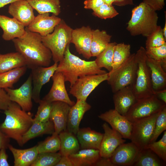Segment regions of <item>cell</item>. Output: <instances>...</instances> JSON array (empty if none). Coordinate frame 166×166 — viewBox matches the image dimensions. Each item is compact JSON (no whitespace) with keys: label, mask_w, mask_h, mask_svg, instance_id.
I'll return each mask as SVG.
<instances>
[{"label":"cell","mask_w":166,"mask_h":166,"mask_svg":"<svg viewBox=\"0 0 166 166\" xmlns=\"http://www.w3.org/2000/svg\"><path fill=\"white\" fill-rule=\"evenodd\" d=\"M23 36L12 40L16 51L24 57L27 67L30 69L38 66H49L52 53L43 43L42 36L29 31L26 27Z\"/></svg>","instance_id":"6da1fadb"},{"label":"cell","mask_w":166,"mask_h":166,"mask_svg":"<svg viewBox=\"0 0 166 166\" xmlns=\"http://www.w3.org/2000/svg\"><path fill=\"white\" fill-rule=\"evenodd\" d=\"M4 113L6 117L0 125V129L8 137L22 146V137L33 122L32 114L23 110L17 104L12 101Z\"/></svg>","instance_id":"7a4b0ae2"},{"label":"cell","mask_w":166,"mask_h":166,"mask_svg":"<svg viewBox=\"0 0 166 166\" xmlns=\"http://www.w3.org/2000/svg\"><path fill=\"white\" fill-rule=\"evenodd\" d=\"M56 72L63 74L65 81L70 83V88L80 77L107 73L99 67L95 61H87L72 54L69 45L66 48L63 58L58 64Z\"/></svg>","instance_id":"3957f363"},{"label":"cell","mask_w":166,"mask_h":166,"mask_svg":"<svg viewBox=\"0 0 166 166\" xmlns=\"http://www.w3.org/2000/svg\"><path fill=\"white\" fill-rule=\"evenodd\" d=\"M158 19L156 11L142 2L132 10L126 29L132 36L147 37L156 28Z\"/></svg>","instance_id":"277c9868"},{"label":"cell","mask_w":166,"mask_h":166,"mask_svg":"<svg viewBox=\"0 0 166 166\" xmlns=\"http://www.w3.org/2000/svg\"><path fill=\"white\" fill-rule=\"evenodd\" d=\"M73 29L62 19L52 33L42 36V42L50 51L54 63H58L63 58L66 48L70 43Z\"/></svg>","instance_id":"5b68a950"},{"label":"cell","mask_w":166,"mask_h":166,"mask_svg":"<svg viewBox=\"0 0 166 166\" xmlns=\"http://www.w3.org/2000/svg\"><path fill=\"white\" fill-rule=\"evenodd\" d=\"M147 57L146 49L142 46L135 53L137 68L132 89L137 100L150 97L155 94L152 87L151 71L146 63Z\"/></svg>","instance_id":"8992f818"},{"label":"cell","mask_w":166,"mask_h":166,"mask_svg":"<svg viewBox=\"0 0 166 166\" xmlns=\"http://www.w3.org/2000/svg\"><path fill=\"white\" fill-rule=\"evenodd\" d=\"M137 68L135 53L116 69L109 72L107 80L114 93L129 85H133L135 82Z\"/></svg>","instance_id":"52a82bcc"},{"label":"cell","mask_w":166,"mask_h":166,"mask_svg":"<svg viewBox=\"0 0 166 166\" xmlns=\"http://www.w3.org/2000/svg\"><path fill=\"white\" fill-rule=\"evenodd\" d=\"M160 112L132 123L130 140L140 150L145 148L150 143Z\"/></svg>","instance_id":"ba28073f"},{"label":"cell","mask_w":166,"mask_h":166,"mask_svg":"<svg viewBox=\"0 0 166 166\" xmlns=\"http://www.w3.org/2000/svg\"><path fill=\"white\" fill-rule=\"evenodd\" d=\"M166 104L159 99L155 94L137 100L130 108L125 117L132 123L160 112Z\"/></svg>","instance_id":"9c48e42d"},{"label":"cell","mask_w":166,"mask_h":166,"mask_svg":"<svg viewBox=\"0 0 166 166\" xmlns=\"http://www.w3.org/2000/svg\"><path fill=\"white\" fill-rule=\"evenodd\" d=\"M108 73L85 76L79 78L70 88L69 93L77 100L86 101L91 93L100 84L107 81Z\"/></svg>","instance_id":"30bf717a"},{"label":"cell","mask_w":166,"mask_h":166,"mask_svg":"<svg viewBox=\"0 0 166 166\" xmlns=\"http://www.w3.org/2000/svg\"><path fill=\"white\" fill-rule=\"evenodd\" d=\"M32 77L30 73L25 82L19 88L4 89L12 102L17 104L23 110L29 112L32 108Z\"/></svg>","instance_id":"8fae6325"},{"label":"cell","mask_w":166,"mask_h":166,"mask_svg":"<svg viewBox=\"0 0 166 166\" xmlns=\"http://www.w3.org/2000/svg\"><path fill=\"white\" fill-rule=\"evenodd\" d=\"M58 63H54L48 67L38 66L31 69L32 77V99L38 103L40 100V94L42 87L49 82L56 72Z\"/></svg>","instance_id":"7c38bea8"},{"label":"cell","mask_w":166,"mask_h":166,"mask_svg":"<svg viewBox=\"0 0 166 166\" xmlns=\"http://www.w3.org/2000/svg\"><path fill=\"white\" fill-rule=\"evenodd\" d=\"M98 117L109 124L112 128L120 133L124 138L130 139L132 123L125 116L121 114L114 109L101 114Z\"/></svg>","instance_id":"4fadbf2b"},{"label":"cell","mask_w":166,"mask_h":166,"mask_svg":"<svg viewBox=\"0 0 166 166\" xmlns=\"http://www.w3.org/2000/svg\"><path fill=\"white\" fill-rule=\"evenodd\" d=\"M104 131L99 149L101 157L110 158L116 148L126 140L117 131L105 123L102 125Z\"/></svg>","instance_id":"5bb4252c"},{"label":"cell","mask_w":166,"mask_h":166,"mask_svg":"<svg viewBox=\"0 0 166 166\" xmlns=\"http://www.w3.org/2000/svg\"><path fill=\"white\" fill-rule=\"evenodd\" d=\"M92 30L89 26L73 29L70 43L74 44L77 52L87 59L91 57L90 48Z\"/></svg>","instance_id":"9a60e30c"},{"label":"cell","mask_w":166,"mask_h":166,"mask_svg":"<svg viewBox=\"0 0 166 166\" xmlns=\"http://www.w3.org/2000/svg\"><path fill=\"white\" fill-rule=\"evenodd\" d=\"M140 151L132 142L124 143L116 148L110 159L115 166H132Z\"/></svg>","instance_id":"2e32d148"},{"label":"cell","mask_w":166,"mask_h":166,"mask_svg":"<svg viewBox=\"0 0 166 166\" xmlns=\"http://www.w3.org/2000/svg\"><path fill=\"white\" fill-rule=\"evenodd\" d=\"M52 86L48 93L42 99L51 102L61 101L71 106L75 102L70 98L66 89L65 77L61 72H55L52 77Z\"/></svg>","instance_id":"e0dca14e"},{"label":"cell","mask_w":166,"mask_h":166,"mask_svg":"<svg viewBox=\"0 0 166 166\" xmlns=\"http://www.w3.org/2000/svg\"><path fill=\"white\" fill-rule=\"evenodd\" d=\"M61 20L53 14L50 16L49 13L39 14L26 27L29 31L44 36L52 33Z\"/></svg>","instance_id":"ac0fdd59"},{"label":"cell","mask_w":166,"mask_h":166,"mask_svg":"<svg viewBox=\"0 0 166 166\" xmlns=\"http://www.w3.org/2000/svg\"><path fill=\"white\" fill-rule=\"evenodd\" d=\"M91 107L86 101L77 100L76 102L70 109L66 130L76 135L84 114L91 109Z\"/></svg>","instance_id":"d6986e66"},{"label":"cell","mask_w":166,"mask_h":166,"mask_svg":"<svg viewBox=\"0 0 166 166\" xmlns=\"http://www.w3.org/2000/svg\"><path fill=\"white\" fill-rule=\"evenodd\" d=\"M33 9L26 0H19L10 4L8 12L13 18L27 27L35 16Z\"/></svg>","instance_id":"ffe728a7"},{"label":"cell","mask_w":166,"mask_h":166,"mask_svg":"<svg viewBox=\"0 0 166 166\" xmlns=\"http://www.w3.org/2000/svg\"><path fill=\"white\" fill-rule=\"evenodd\" d=\"M113 100L114 109L121 114L125 116L130 108L137 100L132 85L124 87L113 93Z\"/></svg>","instance_id":"44dd1931"},{"label":"cell","mask_w":166,"mask_h":166,"mask_svg":"<svg viewBox=\"0 0 166 166\" xmlns=\"http://www.w3.org/2000/svg\"><path fill=\"white\" fill-rule=\"evenodd\" d=\"M71 107L63 102H52L50 120L53 123L55 133L59 134L66 130L68 115Z\"/></svg>","instance_id":"7402d4cb"},{"label":"cell","mask_w":166,"mask_h":166,"mask_svg":"<svg viewBox=\"0 0 166 166\" xmlns=\"http://www.w3.org/2000/svg\"><path fill=\"white\" fill-rule=\"evenodd\" d=\"M0 27L3 32L2 38L6 41L21 37L26 32L24 26L17 19L1 14Z\"/></svg>","instance_id":"603a6c76"},{"label":"cell","mask_w":166,"mask_h":166,"mask_svg":"<svg viewBox=\"0 0 166 166\" xmlns=\"http://www.w3.org/2000/svg\"><path fill=\"white\" fill-rule=\"evenodd\" d=\"M103 135V134L93 130L89 127L79 128L76 135L81 149L99 150Z\"/></svg>","instance_id":"cb8c5ba5"},{"label":"cell","mask_w":166,"mask_h":166,"mask_svg":"<svg viewBox=\"0 0 166 166\" xmlns=\"http://www.w3.org/2000/svg\"><path fill=\"white\" fill-rule=\"evenodd\" d=\"M146 63L151 71L152 87L154 92L166 89V71L160 63L147 56Z\"/></svg>","instance_id":"d4e9b609"},{"label":"cell","mask_w":166,"mask_h":166,"mask_svg":"<svg viewBox=\"0 0 166 166\" xmlns=\"http://www.w3.org/2000/svg\"><path fill=\"white\" fill-rule=\"evenodd\" d=\"M69 157L73 166H94L101 156L99 150L87 148L80 149Z\"/></svg>","instance_id":"484cf974"},{"label":"cell","mask_w":166,"mask_h":166,"mask_svg":"<svg viewBox=\"0 0 166 166\" xmlns=\"http://www.w3.org/2000/svg\"><path fill=\"white\" fill-rule=\"evenodd\" d=\"M8 148L13 155L14 166H31L38 154L37 145L22 149L15 148L9 144Z\"/></svg>","instance_id":"4316f807"},{"label":"cell","mask_w":166,"mask_h":166,"mask_svg":"<svg viewBox=\"0 0 166 166\" xmlns=\"http://www.w3.org/2000/svg\"><path fill=\"white\" fill-rule=\"evenodd\" d=\"M54 132V125L50 120L46 122L33 121L32 125L22 137V144L37 136L45 134H52Z\"/></svg>","instance_id":"83f0119b"},{"label":"cell","mask_w":166,"mask_h":166,"mask_svg":"<svg viewBox=\"0 0 166 166\" xmlns=\"http://www.w3.org/2000/svg\"><path fill=\"white\" fill-rule=\"evenodd\" d=\"M60 141L59 152L61 156H69L80 149L79 144L76 135L67 130L59 134Z\"/></svg>","instance_id":"f1b7e54d"},{"label":"cell","mask_w":166,"mask_h":166,"mask_svg":"<svg viewBox=\"0 0 166 166\" xmlns=\"http://www.w3.org/2000/svg\"><path fill=\"white\" fill-rule=\"evenodd\" d=\"M112 36L104 30H92L90 53L91 57H96L110 43Z\"/></svg>","instance_id":"f546056e"},{"label":"cell","mask_w":166,"mask_h":166,"mask_svg":"<svg viewBox=\"0 0 166 166\" xmlns=\"http://www.w3.org/2000/svg\"><path fill=\"white\" fill-rule=\"evenodd\" d=\"M26 65V60L17 52L0 54V73Z\"/></svg>","instance_id":"4dcf8cb0"},{"label":"cell","mask_w":166,"mask_h":166,"mask_svg":"<svg viewBox=\"0 0 166 166\" xmlns=\"http://www.w3.org/2000/svg\"><path fill=\"white\" fill-rule=\"evenodd\" d=\"M39 13H51L58 16L61 12L60 0H26Z\"/></svg>","instance_id":"1f68e13d"},{"label":"cell","mask_w":166,"mask_h":166,"mask_svg":"<svg viewBox=\"0 0 166 166\" xmlns=\"http://www.w3.org/2000/svg\"><path fill=\"white\" fill-rule=\"evenodd\" d=\"M166 162L150 149L140 150L132 166H165Z\"/></svg>","instance_id":"d6a6232c"},{"label":"cell","mask_w":166,"mask_h":166,"mask_svg":"<svg viewBox=\"0 0 166 166\" xmlns=\"http://www.w3.org/2000/svg\"><path fill=\"white\" fill-rule=\"evenodd\" d=\"M26 66L14 69L0 73V88H11L26 71Z\"/></svg>","instance_id":"836d02e7"},{"label":"cell","mask_w":166,"mask_h":166,"mask_svg":"<svg viewBox=\"0 0 166 166\" xmlns=\"http://www.w3.org/2000/svg\"><path fill=\"white\" fill-rule=\"evenodd\" d=\"M116 44L115 42H110L105 49L96 57L95 61L99 67L104 68L109 72L112 70L114 49Z\"/></svg>","instance_id":"e575fe53"},{"label":"cell","mask_w":166,"mask_h":166,"mask_svg":"<svg viewBox=\"0 0 166 166\" xmlns=\"http://www.w3.org/2000/svg\"><path fill=\"white\" fill-rule=\"evenodd\" d=\"M130 50L129 44H116L114 49L112 70L117 68L128 59L131 54Z\"/></svg>","instance_id":"d590c367"},{"label":"cell","mask_w":166,"mask_h":166,"mask_svg":"<svg viewBox=\"0 0 166 166\" xmlns=\"http://www.w3.org/2000/svg\"><path fill=\"white\" fill-rule=\"evenodd\" d=\"M60 141L58 134L54 132L52 136L47 138L37 145L38 153L56 152L59 151Z\"/></svg>","instance_id":"8d00e7d4"},{"label":"cell","mask_w":166,"mask_h":166,"mask_svg":"<svg viewBox=\"0 0 166 166\" xmlns=\"http://www.w3.org/2000/svg\"><path fill=\"white\" fill-rule=\"evenodd\" d=\"M61 156L59 152L39 153L31 166H56Z\"/></svg>","instance_id":"74e56055"},{"label":"cell","mask_w":166,"mask_h":166,"mask_svg":"<svg viewBox=\"0 0 166 166\" xmlns=\"http://www.w3.org/2000/svg\"><path fill=\"white\" fill-rule=\"evenodd\" d=\"M39 106L34 121L46 122L50 120L52 102L42 99L39 102Z\"/></svg>","instance_id":"f35d334b"},{"label":"cell","mask_w":166,"mask_h":166,"mask_svg":"<svg viewBox=\"0 0 166 166\" xmlns=\"http://www.w3.org/2000/svg\"><path fill=\"white\" fill-rule=\"evenodd\" d=\"M147 55L160 62L164 70L166 68V44L160 46L146 49Z\"/></svg>","instance_id":"ab89813d"},{"label":"cell","mask_w":166,"mask_h":166,"mask_svg":"<svg viewBox=\"0 0 166 166\" xmlns=\"http://www.w3.org/2000/svg\"><path fill=\"white\" fill-rule=\"evenodd\" d=\"M146 48L160 46L166 44V40L164 36L162 29L157 26L156 29L147 37Z\"/></svg>","instance_id":"60d3db41"},{"label":"cell","mask_w":166,"mask_h":166,"mask_svg":"<svg viewBox=\"0 0 166 166\" xmlns=\"http://www.w3.org/2000/svg\"><path fill=\"white\" fill-rule=\"evenodd\" d=\"M166 130V106L160 112L156 119L153 134L150 143L156 141L164 131Z\"/></svg>","instance_id":"b9f144b4"},{"label":"cell","mask_w":166,"mask_h":166,"mask_svg":"<svg viewBox=\"0 0 166 166\" xmlns=\"http://www.w3.org/2000/svg\"><path fill=\"white\" fill-rule=\"evenodd\" d=\"M146 148L150 149L160 159L166 162V131H164L160 140L149 143Z\"/></svg>","instance_id":"7bdbcfd3"},{"label":"cell","mask_w":166,"mask_h":166,"mask_svg":"<svg viewBox=\"0 0 166 166\" xmlns=\"http://www.w3.org/2000/svg\"><path fill=\"white\" fill-rule=\"evenodd\" d=\"M93 11L94 15L101 19L112 18L119 14L113 5L105 3Z\"/></svg>","instance_id":"ee69618b"},{"label":"cell","mask_w":166,"mask_h":166,"mask_svg":"<svg viewBox=\"0 0 166 166\" xmlns=\"http://www.w3.org/2000/svg\"><path fill=\"white\" fill-rule=\"evenodd\" d=\"M11 102L5 90L0 88V110H6Z\"/></svg>","instance_id":"f6af8a7d"},{"label":"cell","mask_w":166,"mask_h":166,"mask_svg":"<svg viewBox=\"0 0 166 166\" xmlns=\"http://www.w3.org/2000/svg\"><path fill=\"white\" fill-rule=\"evenodd\" d=\"M105 3L104 0H85L84 2V8L93 11Z\"/></svg>","instance_id":"bcb514c9"},{"label":"cell","mask_w":166,"mask_h":166,"mask_svg":"<svg viewBox=\"0 0 166 166\" xmlns=\"http://www.w3.org/2000/svg\"><path fill=\"white\" fill-rule=\"evenodd\" d=\"M143 2L156 11L161 10L165 5L164 0H143Z\"/></svg>","instance_id":"7dc6e473"},{"label":"cell","mask_w":166,"mask_h":166,"mask_svg":"<svg viewBox=\"0 0 166 166\" xmlns=\"http://www.w3.org/2000/svg\"><path fill=\"white\" fill-rule=\"evenodd\" d=\"M10 138L1 130L0 128V150L2 148L6 149L9 144Z\"/></svg>","instance_id":"c3c4849f"},{"label":"cell","mask_w":166,"mask_h":166,"mask_svg":"<svg viewBox=\"0 0 166 166\" xmlns=\"http://www.w3.org/2000/svg\"><path fill=\"white\" fill-rule=\"evenodd\" d=\"M95 166H115L110 158L100 157L94 165Z\"/></svg>","instance_id":"681fc988"},{"label":"cell","mask_w":166,"mask_h":166,"mask_svg":"<svg viewBox=\"0 0 166 166\" xmlns=\"http://www.w3.org/2000/svg\"><path fill=\"white\" fill-rule=\"evenodd\" d=\"M6 149L2 148L0 150V166H9L8 161V155Z\"/></svg>","instance_id":"f907efd6"},{"label":"cell","mask_w":166,"mask_h":166,"mask_svg":"<svg viewBox=\"0 0 166 166\" xmlns=\"http://www.w3.org/2000/svg\"><path fill=\"white\" fill-rule=\"evenodd\" d=\"M56 166H73V164L69 156H61Z\"/></svg>","instance_id":"816d5d0a"},{"label":"cell","mask_w":166,"mask_h":166,"mask_svg":"<svg viewBox=\"0 0 166 166\" xmlns=\"http://www.w3.org/2000/svg\"><path fill=\"white\" fill-rule=\"evenodd\" d=\"M113 4L119 6H124L127 5H133V0H114Z\"/></svg>","instance_id":"f5cc1de1"},{"label":"cell","mask_w":166,"mask_h":166,"mask_svg":"<svg viewBox=\"0 0 166 166\" xmlns=\"http://www.w3.org/2000/svg\"><path fill=\"white\" fill-rule=\"evenodd\" d=\"M154 94L159 99L166 104V89L156 92Z\"/></svg>","instance_id":"db71d44e"},{"label":"cell","mask_w":166,"mask_h":166,"mask_svg":"<svg viewBox=\"0 0 166 166\" xmlns=\"http://www.w3.org/2000/svg\"><path fill=\"white\" fill-rule=\"evenodd\" d=\"M18 0H0V8Z\"/></svg>","instance_id":"11a10c76"},{"label":"cell","mask_w":166,"mask_h":166,"mask_svg":"<svg viewBox=\"0 0 166 166\" xmlns=\"http://www.w3.org/2000/svg\"><path fill=\"white\" fill-rule=\"evenodd\" d=\"M165 24L164 26V27L163 29H162V31L164 37V38L166 40V14H165Z\"/></svg>","instance_id":"9f6ffc18"},{"label":"cell","mask_w":166,"mask_h":166,"mask_svg":"<svg viewBox=\"0 0 166 166\" xmlns=\"http://www.w3.org/2000/svg\"><path fill=\"white\" fill-rule=\"evenodd\" d=\"M105 3L109 5H113L114 2V0H104Z\"/></svg>","instance_id":"6f0895ef"}]
</instances>
